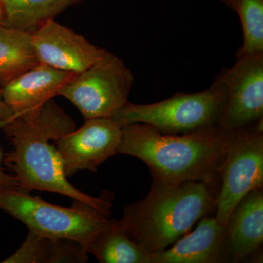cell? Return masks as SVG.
Returning <instances> with one entry per match:
<instances>
[{
	"mask_svg": "<svg viewBox=\"0 0 263 263\" xmlns=\"http://www.w3.org/2000/svg\"><path fill=\"white\" fill-rule=\"evenodd\" d=\"M2 129L13 146L3 161L13 171L21 190L61 194L110 214L111 202L108 198L86 195L67 181L61 157L50 142L73 131L76 124L53 99L15 116Z\"/></svg>",
	"mask_w": 263,
	"mask_h": 263,
	"instance_id": "1",
	"label": "cell"
},
{
	"mask_svg": "<svg viewBox=\"0 0 263 263\" xmlns=\"http://www.w3.org/2000/svg\"><path fill=\"white\" fill-rule=\"evenodd\" d=\"M231 132L211 126L183 134H165L145 124L122 127L118 153L146 164L153 180L178 183L202 181L219 186Z\"/></svg>",
	"mask_w": 263,
	"mask_h": 263,
	"instance_id": "2",
	"label": "cell"
},
{
	"mask_svg": "<svg viewBox=\"0 0 263 263\" xmlns=\"http://www.w3.org/2000/svg\"><path fill=\"white\" fill-rule=\"evenodd\" d=\"M219 186L202 181L170 183L153 180L143 200L125 207L119 226L146 253L174 245L197 221L216 209Z\"/></svg>",
	"mask_w": 263,
	"mask_h": 263,
	"instance_id": "3",
	"label": "cell"
},
{
	"mask_svg": "<svg viewBox=\"0 0 263 263\" xmlns=\"http://www.w3.org/2000/svg\"><path fill=\"white\" fill-rule=\"evenodd\" d=\"M0 209L24 223L29 231L74 240L86 250L110 221L108 215L86 202L75 200L72 206H58L22 190H0Z\"/></svg>",
	"mask_w": 263,
	"mask_h": 263,
	"instance_id": "4",
	"label": "cell"
},
{
	"mask_svg": "<svg viewBox=\"0 0 263 263\" xmlns=\"http://www.w3.org/2000/svg\"><path fill=\"white\" fill-rule=\"evenodd\" d=\"M224 100V88L217 78L211 87L200 92L179 93L158 103L143 105L128 101L111 118L121 127L145 124L165 134H183L218 126Z\"/></svg>",
	"mask_w": 263,
	"mask_h": 263,
	"instance_id": "5",
	"label": "cell"
},
{
	"mask_svg": "<svg viewBox=\"0 0 263 263\" xmlns=\"http://www.w3.org/2000/svg\"><path fill=\"white\" fill-rule=\"evenodd\" d=\"M216 196V220L226 226L242 199L263 186V121L230 131Z\"/></svg>",
	"mask_w": 263,
	"mask_h": 263,
	"instance_id": "6",
	"label": "cell"
},
{
	"mask_svg": "<svg viewBox=\"0 0 263 263\" xmlns=\"http://www.w3.org/2000/svg\"><path fill=\"white\" fill-rule=\"evenodd\" d=\"M134 81L122 59L108 51L87 70L62 88L67 99L85 119L112 117L128 102Z\"/></svg>",
	"mask_w": 263,
	"mask_h": 263,
	"instance_id": "7",
	"label": "cell"
},
{
	"mask_svg": "<svg viewBox=\"0 0 263 263\" xmlns=\"http://www.w3.org/2000/svg\"><path fill=\"white\" fill-rule=\"evenodd\" d=\"M236 58L235 65L218 77L226 95L218 126L226 131L263 121V53Z\"/></svg>",
	"mask_w": 263,
	"mask_h": 263,
	"instance_id": "8",
	"label": "cell"
},
{
	"mask_svg": "<svg viewBox=\"0 0 263 263\" xmlns=\"http://www.w3.org/2000/svg\"><path fill=\"white\" fill-rule=\"evenodd\" d=\"M122 127L111 117L85 119L78 130L64 135L55 141L66 176L82 170L96 172L109 157L119 152Z\"/></svg>",
	"mask_w": 263,
	"mask_h": 263,
	"instance_id": "9",
	"label": "cell"
},
{
	"mask_svg": "<svg viewBox=\"0 0 263 263\" xmlns=\"http://www.w3.org/2000/svg\"><path fill=\"white\" fill-rule=\"evenodd\" d=\"M31 43L39 63L76 74L89 68L106 51L54 18L31 32Z\"/></svg>",
	"mask_w": 263,
	"mask_h": 263,
	"instance_id": "10",
	"label": "cell"
},
{
	"mask_svg": "<svg viewBox=\"0 0 263 263\" xmlns=\"http://www.w3.org/2000/svg\"><path fill=\"white\" fill-rule=\"evenodd\" d=\"M77 75L38 63L0 88L5 103L15 116L39 108Z\"/></svg>",
	"mask_w": 263,
	"mask_h": 263,
	"instance_id": "11",
	"label": "cell"
},
{
	"mask_svg": "<svg viewBox=\"0 0 263 263\" xmlns=\"http://www.w3.org/2000/svg\"><path fill=\"white\" fill-rule=\"evenodd\" d=\"M226 228L224 255L231 262H243L259 252L263 242L262 188L242 199Z\"/></svg>",
	"mask_w": 263,
	"mask_h": 263,
	"instance_id": "12",
	"label": "cell"
},
{
	"mask_svg": "<svg viewBox=\"0 0 263 263\" xmlns=\"http://www.w3.org/2000/svg\"><path fill=\"white\" fill-rule=\"evenodd\" d=\"M226 226L215 217L200 219L197 228L170 249L150 254V263H216L226 259Z\"/></svg>",
	"mask_w": 263,
	"mask_h": 263,
	"instance_id": "13",
	"label": "cell"
},
{
	"mask_svg": "<svg viewBox=\"0 0 263 263\" xmlns=\"http://www.w3.org/2000/svg\"><path fill=\"white\" fill-rule=\"evenodd\" d=\"M88 252L74 240L51 238L29 231L27 238L4 263H83Z\"/></svg>",
	"mask_w": 263,
	"mask_h": 263,
	"instance_id": "14",
	"label": "cell"
},
{
	"mask_svg": "<svg viewBox=\"0 0 263 263\" xmlns=\"http://www.w3.org/2000/svg\"><path fill=\"white\" fill-rule=\"evenodd\" d=\"M38 63L31 32L0 24V88Z\"/></svg>",
	"mask_w": 263,
	"mask_h": 263,
	"instance_id": "15",
	"label": "cell"
},
{
	"mask_svg": "<svg viewBox=\"0 0 263 263\" xmlns=\"http://www.w3.org/2000/svg\"><path fill=\"white\" fill-rule=\"evenodd\" d=\"M86 250L101 263H150V254L128 237L118 220L110 219Z\"/></svg>",
	"mask_w": 263,
	"mask_h": 263,
	"instance_id": "16",
	"label": "cell"
},
{
	"mask_svg": "<svg viewBox=\"0 0 263 263\" xmlns=\"http://www.w3.org/2000/svg\"><path fill=\"white\" fill-rule=\"evenodd\" d=\"M83 0H3L6 24L32 32Z\"/></svg>",
	"mask_w": 263,
	"mask_h": 263,
	"instance_id": "17",
	"label": "cell"
},
{
	"mask_svg": "<svg viewBox=\"0 0 263 263\" xmlns=\"http://www.w3.org/2000/svg\"><path fill=\"white\" fill-rule=\"evenodd\" d=\"M239 16L243 45L236 57L263 53V0H221Z\"/></svg>",
	"mask_w": 263,
	"mask_h": 263,
	"instance_id": "18",
	"label": "cell"
},
{
	"mask_svg": "<svg viewBox=\"0 0 263 263\" xmlns=\"http://www.w3.org/2000/svg\"><path fill=\"white\" fill-rule=\"evenodd\" d=\"M7 122H8L0 121V129H2ZM3 159H4V155L0 149V190H21L14 176L7 174L2 167Z\"/></svg>",
	"mask_w": 263,
	"mask_h": 263,
	"instance_id": "19",
	"label": "cell"
},
{
	"mask_svg": "<svg viewBox=\"0 0 263 263\" xmlns=\"http://www.w3.org/2000/svg\"><path fill=\"white\" fill-rule=\"evenodd\" d=\"M14 117L15 116L12 111L11 108L3 100L1 89H0V121L8 122Z\"/></svg>",
	"mask_w": 263,
	"mask_h": 263,
	"instance_id": "20",
	"label": "cell"
},
{
	"mask_svg": "<svg viewBox=\"0 0 263 263\" xmlns=\"http://www.w3.org/2000/svg\"><path fill=\"white\" fill-rule=\"evenodd\" d=\"M0 24H3V25L6 24V18H5L4 5H3V0H0Z\"/></svg>",
	"mask_w": 263,
	"mask_h": 263,
	"instance_id": "21",
	"label": "cell"
}]
</instances>
